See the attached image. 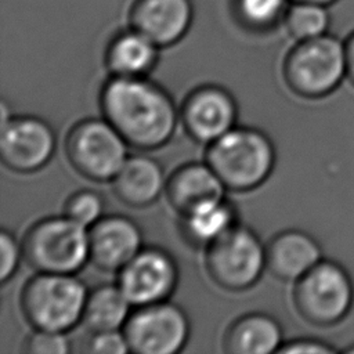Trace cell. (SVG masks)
I'll return each mask as SVG.
<instances>
[{"label": "cell", "mask_w": 354, "mask_h": 354, "mask_svg": "<svg viewBox=\"0 0 354 354\" xmlns=\"http://www.w3.org/2000/svg\"><path fill=\"white\" fill-rule=\"evenodd\" d=\"M21 245L22 259L36 272L76 274L90 261L88 228L65 214L36 221Z\"/></svg>", "instance_id": "obj_4"}, {"label": "cell", "mask_w": 354, "mask_h": 354, "mask_svg": "<svg viewBox=\"0 0 354 354\" xmlns=\"http://www.w3.org/2000/svg\"><path fill=\"white\" fill-rule=\"evenodd\" d=\"M127 142L106 119H84L75 123L65 140L69 165L84 178L112 181L127 159Z\"/></svg>", "instance_id": "obj_8"}, {"label": "cell", "mask_w": 354, "mask_h": 354, "mask_svg": "<svg viewBox=\"0 0 354 354\" xmlns=\"http://www.w3.org/2000/svg\"><path fill=\"white\" fill-rule=\"evenodd\" d=\"M225 187L205 163H187L177 167L166 178V198L180 214H187L209 202L224 198Z\"/></svg>", "instance_id": "obj_16"}, {"label": "cell", "mask_w": 354, "mask_h": 354, "mask_svg": "<svg viewBox=\"0 0 354 354\" xmlns=\"http://www.w3.org/2000/svg\"><path fill=\"white\" fill-rule=\"evenodd\" d=\"M319 260V243L301 230L281 231L266 245L267 270L285 282H296Z\"/></svg>", "instance_id": "obj_15"}, {"label": "cell", "mask_w": 354, "mask_h": 354, "mask_svg": "<svg viewBox=\"0 0 354 354\" xmlns=\"http://www.w3.org/2000/svg\"><path fill=\"white\" fill-rule=\"evenodd\" d=\"M288 88L306 100L332 94L346 77L344 41L330 35L297 41L282 66Z\"/></svg>", "instance_id": "obj_5"}, {"label": "cell", "mask_w": 354, "mask_h": 354, "mask_svg": "<svg viewBox=\"0 0 354 354\" xmlns=\"http://www.w3.org/2000/svg\"><path fill=\"white\" fill-rule=\"evenodd\" d=\"M346 51V77L354 86V32L344 41Z\"/></svg>", "instance_id": "obj_29"}, {"label": "cell", "mask_w": 354, "mask_h": 354, "mask_svg": "<svg viewBox=\"0 0 354 354\" xmlns=\"http://www.w3.org/2000/svg\"><path fill=\"white\" fill-rule=\"evenodd\" d=\"M0 282L6 283L11 279L19 266V260L22 256V245L17 242L12 234L7 230H1L0 232Z\"/></svg>", "instance_id": "obj_27"}, {"label": "cell", "mask_w": 354, "mask_h": 354, "mask_svg": "<svg viewBox=\"0 0 354 354\" xmlns=\"http://www.w3.org/2000/svg\"><path fill=\"white\" fill-rule=\"evenodd\" d=\"M158 46L131 28L116 35L105 53V64L112 76H147L158 61Z\"/></svg>", "instance_id": "obj_19"}, {"label": "cell", "mask_w": 354, "mask_h": 354, "mask_svg": "<svg viewBox=\"0 0 354 354\" xmlns=\"http://www.w3.org/2000/svg\"><path fill=\"white\" fill-rule=\"evenodd\" d=\"M87 295L75 274L37 272L22 288L21 313L33 329L66 333L82 322Z\"/></svg>", "instance_id": "obj_3"}, {"label": "cell", "mask_w": 354, "mask_h": 354, "mask_svg": "<svg viewBox=\"0 0 354 354\" xmlns=\"http://www.w3.org/2000/svg\"><path fill=\"white\" fill-rule=\"evenodd\" d=\"M55 142V134L46 120L30 115L11 116L1 123L0 159L15 173H33L50 162Z\"/></svg>", "instance_id": "obj_10"}, {"label": "cell", "mask_w": 354, "mask_h": 354, "mask_svg": "<svg viewBox=\"0 0 354 354\" xmlns=\"http://www.w3.org/2000/svg\"><path fill=\"white\" fill-rule=\"evenodd\" d=\"M293 1H307V3H318V4H324V6H328L336 0H293Z\"/></svg>", "instance_id": "obj_30"}, {"label": "cell", "mask_w": 354, "mask_h": 354, "mask_svg": "<svg viewBox=\"0 0 354 354\" xmlns=\"http://www.w3.org/2000/svg\"><path fill=\"white\" fill-rule=\"evenodd\" d=\"M282 328L268 314L252 313L235 319L225 330L223 344L230 354H270L282 346Z\"/></svg>", "instance_id": "obj_18"}, {"label": "cell", "mask_w": 354, "mask_h": 354, "mask_svg": "<svg viewBox=\"0 0 354 354\" xmlns=\"http://www.w3.org/2000/svg\"><path fill=\"white\" fill-rule=\"evenodd\" d=\"M86 351L93 354H126L130 351L123 330L91 332L86 342Z\"/></svg>", "instance_id": "obj_26"}, {"label": "cell", "mask_w": 354, "mask_h": 354, "mask_svg": "<svg viewBox=\"0 0 354 354\" xmlns=\"http://www.w3.org/2000/svg\"><path fill=\"white\" fill-rule=\"evenodd\" d=\"M166 178L162 166L151 156H127L112 180L118 199L129 207H147L165 191Z\"/></svg>", "instance_id": "obj_17"}, {"label": "cell", "mask_w": 354, "mask_h": 354, "mask_svg": "<svg viewBox=\"0 0 354 354\" xmlns=\"http://www.w3.org/2000/svg\"><path fill=\"white\" fill-rule=\"evenodd\" d=\"M235 224V210L225 198L202 205L181 216L183 235L188 243L203 249Z\"/></svg>", "instance_id": "obj_21"}, {"label": "cell", "mask_w": 354, "mask_h": 354, "mask_svg": "<svg viewBox=\"0 0 354 354\" xmlns=\"http://www.w3.org/2000/svg\"><path fill=\"white\" fill-rule=\"evenodd\" d=\"M286 4L288 0H235V12L245 26L264 30L283 15Z\"/></svg>", "instance_id": "obj_23"}, {"label": "cell", "mask_w": 354, "mask_h": 354, "mask_svg": "<svg viewBox=\"0 0 354 354\" xmlns=\"http://www.w3.org/2000/svg\"><path fill=\"white\" fill-rule=\"evenodd\" d=\"M236 116L238 108L232 94L217 84L194 88L180 108V120L187 134L206 145L235 127Z\"/></svg>", "instance_id": "obj_12"}, {"label": "cell", "mask_w": 354, "mask_h": 354, "mask_svg": "<svg viewBox=\"0 0 354 354\" xmlns=\"http://www.w3.org/2000/svg\"><path fill=\"white\" fill-rule=\"evenodd\" d=\"M100 106L127 145L140 151L169 142L180 119L169 93L145 76H111L101 88Z\"/></svg>", "instance_id": "obj_1"}, {"label": "cell", "mask_w": 354, "mask_h": 354, "mask_svg": "<svg viewBox=\"0 0 354 354\" xmlns=\"http://www.w3.org/2000/svg\"><path fill=\"white\" fill-rule=\"evenodd\" d=\"M336 348L330 344L311 337H300L295 340H289L282 343L278 353H289V354H301V353H318V354H329L335 353Z\"/></svg>", "instance_id": "obj_28"}, {"label": "cell", "mask_w": 354, "mask_h": 354, "mask_svg": "<svg viewBox=\"0 0 354 354\" xmlns=\"http://www.w3.org/2000/svg\"><path fill=\"white\" fill-rule=\"evenodd\" d=\"M205 160L225 189L246 192L261 185L271 174L275 148L263 131L235 126L207 145Z\"/></svg>", "instance_id": "obj_2"}, {"label": "cell", "mask_w": 354, "mask_h": 354, "mask_svg": "<svg viewBox=\"0 0 354 354\" xmlns=\"http://www.w3.org/2000/svg\"><path fill=\"white\" fill-rule=\"evenodd\" d=\"M133 304L119 285L104 283L88 290L82 322L90 332L122 330Z\"/></svg>", "instance_id": "obj_20"}, {"label": "cell", "mask_w": 354, "mask_h": 354, "mask_svg": "<svg viewBox=\"0 0 354 354\" xmlns=\"http://www.w3.org/2000/svg\"><path fill=\"white\" fill-rule=\"evenodd\" d=\"M71 350L66 333L40 329H33L22 344V351L26 354H68Z\"/></svg>", "instance_id": "obj_25"}, {"label": "cell", "mask_w": 354, "mask_h": 354, "mask_svg": "<svg viewBox=\"0 0 354 354\" xmlns=\"http://www.w3.org/2000/svg\"><path fill=\"white\" fill-rule=\"evenodd\" d=\"M205 267L218 288L243 292L254 286L267 268L266 245L254 231L235 224L205 248Z\"/></svg>", "instance_id": "obj_7"}, {"label": "cell", "mask_w": 354, "mask_h": 354, "mask_svg": "<svg viewBox=\"0 0 354 354\" xmlns=\"http://www.w3.org/2000/svg\"><path fill=\"white\" fill-rule=\"evenodd\" d=\"M88 246L97 268L119 271L142 249L141 230L130 217L102 216L88 228Z\"/></svg>", "instance_id": "obj_13"}, {"label": "cell", "mask_w": 354, "mask_h": 354, "mask_svg": "<svg viewBox=\"0 0 354 354\" xmlns=\"http://www.w3.org/2000/svg\"><path fill=\"white\" fill-rule=\"evenodd\" d=\"M122 330L136 354H176L189 337V321L177 304L163 300L136 307Z\"/></svg>", "instance_id": "obj_9"}, {"label": "cell", "mask_w": 354, "mask_h": 354, "mask_svg": "<svg viewBox=\"0 0 354 354\" xmlns=\"http://www.w3.org/2000/svg\"><path fill=\"white\" fill-rule=\"evenodd\" d=\"M192 15L191 0H136L130 25L158 47H167L188 32Z\"/></svg>", "instance_id": "obj_14"}, {"label": "cell", "mask_w": 354, "mask_h": 354, "mask_svg": "<svg viewBox=\"0 0 354 354\" xmlns=\"http://www.w3.org/2000/svg\"><path fill=\"white\" fill-rule=\"evenodd\" d=\"M104 213V199L100 194L91 189H80L72 194L64 206V214L90 228L94 225Z\"/></svg>", "instance_id": "obj_24"}, {"label": "cell", "mask_w": 354, "mask_h": 354, "mask_svg": "<svg viewBox=\"0 0 354 354\" xmlns=\"http://www.w3.org/2000/svg\"><path fill=\"white\" fill-rule=\"evenodd\" d=\"M329 22L326 6L318 3L295 1L285 14L286 29L297 41L326 35Z\"/></svg>", "instance_id": "obj_22"}, {"label": "cell", "mask_w": 354, "mask_h": 354, "mask_svg": "<svg viewBox=\"0 0 354 354\" xmlns=\"http://www.w3.org/2000/svg\"><path fill=\"white\" fill-rule=\"evenodd\" d=\"M178 281L174 259L159 248H142L118 271V285L133 304L145 306L167 300Z\"/></svg>", "instance_id": "obj_11"}, {"label": "cell", "mask_w": 354, "mask_h": 354, "mask_svg": "<svg viewBox=\"0 0 354 354\" xmlns=\"http://www.w3.org/2000/svg\"><path fill=\"white\" fill-rule=\"evenodd\" d=\"M293 283L295 308L310 325L333 326L351 311L354 303L351 277L342 264L333 260H319Z\"/></svg>", "instance_id": "obj_6"}, {"label": "cell", "mask_w": 354, "mask_h": 354, "mask_svg": "<svg viewBox=\"0 0 354 354\" xmlns=\"http://www.w3.org/2000/svg\"><path fill=\"white\" fill-rule=\"evenodd\" d=\"M346 351H347V353H354V346L350 347V348H346Z\"/></svg>", "instance_id": "obj_31"}]
</instances>
